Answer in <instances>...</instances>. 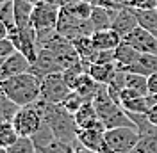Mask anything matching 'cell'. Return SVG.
<instances>
[{"label": "cell", "mask_w": 157, "mask_h": 153, "mask_svg": "<svg viewBox=\"0 0 157 153\" xmlns=\"http://www.w3.org/2000/svg\"><path fill=\"white\" fill-rule=\"evenodd\" d=\"M0 89L14 105H34L41 95V78L30 71L20 73V75L0 80Z\"/></svg>", "instance_id": "obj_1"}, {"label": "cell", "mask_w": 157, "mask_h": 153, "mask_svg": "<svg viewBox=\"0 0 157 153\" xmlns=\"http://www.w3.org/2000/svg\"><path fill=\"white\" fill-rule=\"evenodd\" d=\"M39 112L43 116V121L52 128V132L56 135V139L64 144H73L77 141V132L78 126L75 123L73 114L66 112L61 105H52L38 100L36 102Z\"/></svg>", "instance_id": "obj_2"}, {"label": "cell", "mask_w": 157, "mask_h": 153, "mask_svg": "<svg viewBox=\"0 0 157 153\" xmlns=\"http://www.w3.org/2000/svg\"><path fill=\"white\" fill-rule=\"evenodd\" d=\"M109 153H132L139 143V132L136 126H120L104 132Z\"/></svg>", "instance_id": "obj_3"}, {"label": "cell", "mask_w": 157, "mask_h": 153, "mask_svg": "<svg viewBox=\"0 0 157 153\" xmlns=\"http://www.w3.org/2000/svg\"><path fill=\"white\" fill-rule=\"evenodd\" d=\"M20 137H32L43 125V116L39 112L38 105H27L20 107L16 110L14 118L11 119Z\"/></svg>", "instance_id": "obj_4"}, {"label": "cell", "mask_w": 157, "mask_h": 153, "mask_svg": "<svg viewBox=\"0 0 157 153\" xmlns=\"http://www.w3.org/2000/svg\"><path fill=\"white\" fill-rule=\"evenodd\" d=\"M71 93L68 84L64 82L63 73H52L41 78V95L39 100L45 103H52V105H61L63 100Z\"/></svg>", "instance_id": "obj_5"}, {"label": "cell", "mask_w": 157, "mask_h": 153, "mask_svg": "<svg viewBox=\"0 0 157 153\" xmlns=\"http://www.w3.org/2000/svg\"><path fill=\"white\" fill-rule=\"evenodd\" d=\"M59 13H61V7H57V6L45 4V2H34V9H32V16H30V25L34 27L36 32L57 29Z\"/></svg>", "instance_id": "obj_6"}, {"label": "cell", "mask_w": 157, "mask_h": 153, "mask_svg": "<svg viewBox=\"0 0 157 153\" xmlns=\"http://www.w3.org/2000/svg\"><path fill=\"white\" fill-rule=\"evenodd\" d=\"M30 73L43 78L52 73H63V66L59 64L57 57L50 52L48 48H39L36 61L30 64Z\"/></svg>", "instance_id": "obj_7"}, {"label": "cell", "mask_w": 157, "mask_h": 153, "mask_svg": "<svg viewBox=\"0 0 157 153\" xmlns=\"http://www.w3.org/2000/svg\"><path fill=\"white\" fill-rule=\"evenodd\" d=\"M139 27L137 23V16H136V9L130 6H121L114 9V16H113V25L111 29L116 30L118 34L121 36V39L125 38L127 34H130L132 30Z\"/></svg>", "instance_id": "obj_8"}, {"label": "cell", "mask_w": 157, "mask_h": 153, "mask_svg": "<svg viewBox=\"0 0 157 153\" xmlns=\"http://www.w3.org/2000/svg\"><path fill=\"white\" fill-rule=\"evenodd\" d=\"M125 43H128L132 48H136L139 54H154L157 55V38L150 34L143 27H136L130 34L123 38Z\"/></svg>", "instance_id": "obj_9"}, {"label": "cell", "mask_w": 157, "mask_h": 153, "mask_svg": "<svg viewBox=\"0 0 157 153\" xmlns=\"http://www.w3.org/2000/svg\"><path fill=\"white\" fill-rule=\"evenodd\" d=\"M27 71H30V61L21 52L16 50L13 55H9L7 59L2 61V64H0V80L20 75V73H27Z\"/></svg>", "instance_id": "obj_10"}, {"label": "cell", "mask_w": 157, "mask_h": 153, "mask_svg": "<svg viewBox=\"0 0 157 153\" xmlns=\"http://www.w3.org/2000/svg\"><path fill=\"white\" fill-rule=\"evenodd\" d=\"M73 118H75V123H77L78 128H95V130H100V132H105V125L98 118V112L93 105V102H86L73 114Z\"/></svg>", "instance_id": "obj_11"}, {"label": "cell", "mask_w": 157, "mask_h": 153, "mask_svg": "<svg viewBox=\"0 0 157 153\" xmlns=\"http://www.w3.org/2000/svg\"><path fill=\"white\" fill-rule=\"evenodd\" d=\"M77 141L95 153H109L104 132H100V130H95V128H78Z\"/></svg>", "instance_id": "obj_12"}, {"label": "cell", "mask_w": 157, "mask_h": 153, "mask_svg": "<svg viewBox=\"0 0 157 153\" xmlns=\"http://www.w3.org/2000/svg\"><path fill=\"white\" fill-rule=\"evenodd\" d=\"M84 66H86V73H89L91 78L97 80L98 84H102V86L111 84V80H113L118 73L116 62H105V64H100V62L86 64V62H84Z\"/></svg>", "instance_id": "obj_13"}, {"label": "cell", "mask_w": 157, "mask_h": 153, "mask_svg": "<svg viewBox=\"0 0 157 153\" xmlns=\"http://www.w3.org/2000/svg\"><path fill=\"white\" fill-rule=\"evenodd\" d=\"M91 41L98 50H116L118 45L123 41L121 36L113 29H104V30H95L91 34Z\"/></svg>", "instance_id": "obj_14"}, {"label": "cell", "mask_w": 157, "mask_h": 153, "mask_svg": "<svg viewBox=\"0 0 157 153\" xmlns=\"http://www.w3.org/2000/svg\"><path fill=\"white\" fill-rule=\"evenodd\" d=\"M71 43H73V47L77 50L78 57L82 62H86V64H91L95 57H97L98 54V48L93 45V41H91V36H80V38H75L71 39Z\"/></svg>", "instance_id": "obj_15"}, {"label": "cell", "mask_w": 157, "mask_h": 153, "mask_svg": "<svg viewBox=\"0 0 157 153\" xmlns=\"http://www.w3.org/2000/svg\"><path fill=\"white\" fill-rule=\"evenodd\" d=\"M139 55L141 54L137 52L136 48H132L128 43L121 41L118 45V48L114 50V62H116V66L120 69H123V68H127V66H132L137 59H139Z\"/></svg>", "instance_id": "obj_16"}, {"label": "cell", "mask_w": 157, "mask_h": 153, "mask_svg": "<svg viewBox=\"0 0 157 153\" xmlns=\"http://www.w3.org/2000/svg\"><path fill=\"white\" fill-rule=\"evenodd\" d=\"M34 9L32 0H13V13H14V25L16 27H27L30 25V16Z\"/></svg>", "instance_id": "obj_17"}, {"label": "cell", "mask_w": 157, "mask_h": 153, "mask_svg": "<svg viewBox=\"0 0 157 153\" xmlns=\"http://www.w3.org/2000/svg\"><path fill=\"white\" fill-rule=\"evenodd\" d=\"M100 86H102V84H98L97 80H93L89 73H82V75H80V78L77 80L75 87H73V91H75V93H78V95L82 96L86 102H93V98L97 96Z\"/></svg>", "instance_id": "obj_18"}, {"label": "cell", "mask_w": 157, "mask_h": 153, "mask_svg": "<svg viewBox=\"0 0 157 153\" xmlns=\"http://www.w3.org/2000/svg\"><path fill=\"white\" fill-rule=\"evenodd\" d=\"M113 16H114V9L95 6V7H93V13H91V16H89V21H91V25H93V29L95 30L111 29V25H113Z\"/></svg>", "instance_id": "obj_19"}, {"label": "cell", "mask_w": 157, "mask_h": 153, "mask_svg": "<svg viewBox=\"0 0 157 153\" xmlns=\"http://www.w3.org/2000/svg\"><path fill=\"white\" fill-rule=\"evenodd\" d=\"M136 16L139 27L157 38V9H136Z\"/></svg>", "instance_id": "obj_20"}, {"label": "cell", "mask_w": 157, "mask_h": 153, "mask_svg": "<svg viewBox=\"0 0 157 153\" xmlns=\"http://www.w3.org/2000/svg\"><path fill=\"white\" fill-rule=\"evenodd\" d=\"M20 139L18 132L14 128L13 121H0V146L9 150L13 144Z\"/></svg>", "instance_id": "obj_21"}, {"label": "cell", "mask_w": 157, "mask_h": 153, "mask_svg": "<svg viewBox=\"0 0 157 153\" xmlns=\"http://www.w3.org/2000/svg\"><path fill=\"white\" fill-rule=\"evenodd\" d=\"M125 86L137 91L139 95H148V76L145 75H137V73H128L125 71Z\"/></svg>", "instance_id": "obj_22"}, {"label": "cell", "mask_w": 157, "mask_h": 153, "mask_svg": "<svg viewBox=\"0 0 157 153\" xmlns=\"http://www.w3.org/2000/svg\"><path fill=\"white\" fill-rule=\"evenodd\" d=\"M18 109L20 107L14 105L9 98L2 93V89H0V121H11Z\"/></svg>", "instance_id": "obj_23"}, {"label": "cell", "mask_w": 157, "mask_h": 153, "mask_svg": "<svg viewBox=\"0 0 157 153\" xmlns=\"http://www.w3.org/2000/svg\"><path fill=\"white\" fill-rule=\"evenodd\" d=\"M86 103V100L82 98V96L78 95V93H75V91H71L64 100H63V103H61V107L66 110V112H70V114H75L80 107Z\"/></svg>", "instance_id": "obj_24"}, {"label": "cell", "mask_w": 157, "mask_h": 153, "mask_svg": "<svg viewBox=\"0 0 157 153\" xmlns=\"http://www.w3.org/2000/svg\"><path fill=\"white\" fill-rule=\"evenodd\" d=\"M132 153H157V135H141Z\"/></svg>", "instance_id": "obj_25"}, {"label": "cell", "mask_w": 157, "mask_h": 153, "mask_svg": "<svg viewBox=\"0 0 157 153\" xmlns=\"http://www.w3.org/2000/svg\"><path fill=\"white\" fill-rule=\"evenodd\" d=\"M9 153H36V146L30 137H20L9 148Z\"/></svg>", "instance_id": "obj_26"}, {"label": "cell", "mask_w": 157, "mask_h": 153, "mask_svg": "<svg viewBox=\"0 0 157 153\" xmlns=\"http://www.w3.org/2000/svg\"><path fill=\"white\" fill-rule=\"evenodd\" d=\"M38 153H68V144L61 143V141H52L50 144L43 146V148H38L36 150Z\"/></svg>", "instance_id": "obj_27"}, {"label": "cell", "mask_w": 157, "mask_h": 153, "mask_svg": "<svg viewBox=\"0 0 157 153\" xmlns=\"http://www.w3.org/2000/svg\"><path fill=\"white\" fill-rule=\"evenodd\" d=\"M14 52H16V47H14L13 39H11V38L0 39V64H2V61H4V59H7L9 55H13Z\"/></svg>", "instance_id": "obj_28"}, {"label": "cell", "mask_w": 157, "mask_h": 153, "mask_svg": "<svg viewBox=\"0 0 157 153\" xmlns=\"http://www.w3.org/2000/svg\"><path fill=\"white\" fill-rule=\"evenodd\" d=\"M137 96H145V95H139V93L134 91V89L125 87V89H121V93H120V103L123 105V103H127V102L134 100V98H137Z\"/></svg>", "instance_id": "obj_29"}, {"label": "cell", "mask_w": 157, "mask_h": 153, "mask_svg": "<svg viewBox=\"0 0 157 153\" xmlns=\"http://www.w3.org/2000/svg\"><path fill=\"white\" fill-rule=\"evenodd\" d=\"M130 7H134V9H155L157 0H132Z\"/></svg>", "instance_id": "obj_30"}, {"label": "cell", "mask_w": 157, "mask_h": 153, "mask_svg": "<svg viewBox=\"0 0 157 153\" xmlns=\"http://www.w3.org/2000/svg\"><path fill=\"white\" fill-rule=\"evenodd\" d=\"M148 93L150 95H157V73L148 75Z\"/></svg>", "instance_id": "obj_31"}, {"label": "cell", "mask_w": 157, "mask_h": 153, "mask_svg": "<svg viewBox=\"0 0 157 153\" xmlns=\"http://www.w3.org/2000/svg\"><path fill=\"white\" fill-rule=\"evenodd\" d=\"M9 38V27L4 20H0V39H6Z\"/></svg>", "instance_id": "obj_32"}, {"label": "cell", "mask_w": 157, "mask_h": 153, "mask_svg": "<svg viewBox=\"0 0 157 153\" xmlns=\"http://www.w3.org/2000/svg\"><path fill=\"white\" fill-rule=\"evenodd\" d=\"M147 118H148V119H150L154 125H157V103L147 112Z\"/></svg>", "instance_id": "obj_33"}, {"label": "cell", "mask_w": 157, "mask_h": 153, "mask_svg": "<svg viewBox=\"0 0 157 153\" xmlns=\"http://www.w3.org/2000/svg\"><path fill=\"white\" fill-rule=\"evenodd\" d=\"M32 2H45V4H52V6H57V7H63L66 2L70 0H32Z\"/></svg>", "instance_id": "obj_34"}, {"label": "cell", "mask_w": 157, "mask_h": 153, "mask_svg": "<svg viewBox=\"0 0 157 153\" xmlns=\"http://www.w3.org/2000/svg\"><path fill=\"white\" fill-rule=\"evenodd\" d=\"M0 153H9V150H7V148H2V146H0Z\"/></svg>", "instance_id": "obj_35"}, {"label": "cell", "mask_w": 157, "mask_h": 153, "mask_svg": "<svg viewBox=\"0 0 157 153\" xmlns=\"http://www.w3.org/2000/svg\"><path fill=\"white\" fill-rule=\"evenodd\" d=\"M4 2H7V0H0V4H4Z\"/></svg>", "instance_id": "obj_36"}]
</instances>
